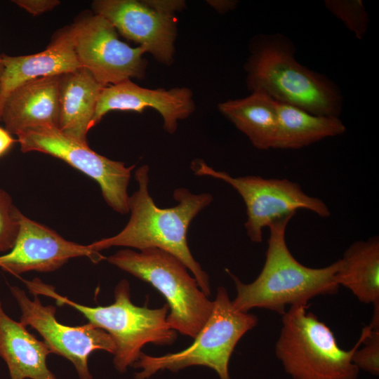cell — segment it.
I'll use <instances>...</instances> for the list:
<instances>
[{
	"label": "cell",
	"instance_id": "1",
	"mask_svg": "<svg viewBox=\"0 0 379 379\" xmlns=\"http://www.w3.org/2000/svg\"><path fill=\"white\" fill-rule=\"evenodd\" d=\"M149 168L142 165L135 173L138 190L128 199L130 218L124 229L114 236L88 245L100 252L113 246H126L139 251L157 248L179 259L194 275L200 289L208 297L209 278L194 260L188 247L187 230L192 220L213 201L210 193L194 194L187 188L173 192L175 206L161 208L151 197L148 185Z\"/></svg>",
	"mask_w": 379,
	"mask_h": 379
},
{
	"label": "cell",
	"instance_id": "2",
	"mask_svg": "<svg viewBox=\"0 0 379 379\" xmlns=\"http://www.w3.org/2000/svg\"><path fill=\"white\" fill-rule=\"evenodd\" d=\"M293 215L278 219L268 225L270 237L264 266L250 284L243 283L227 270L233 279L237 296L234 308L241 312L258 307L285 313L287 305H308L317 295H333L338 291L336 280L340 261L321 268H311L299 262L286 242V231Z\"/></svg>",
	"mask_w": 379,
	"mask_h": 379
},
{
	"label": "cell",
	"instance_id": "3",
	"mask_svg": "<svg viewBox=\"0 0 379 379\" xmlns=\"http://www.w3.org/2000/svg\"><path fill=\"white\" fill-rule=\"evenodd\" d=\"M252 48L246 65L251 91H262L277 102L314 114L339 116L343 96L338 87L299 63L289 39L279 33L262 35Z\"/></svg>",
	"mask_w": 379,
	"mask_h": 379
},
{
	"label": "cell",
	"instance_id": "4",
	"mask_svg": "<svg viewBox=\"0 0 379 379\" xmlns=\"http://www.w3.org/2000/svg\"><path fill=\"white\" fill-rule=\"evenodd\" d=\"M34 295H42L66 305L82 314L88 322L108 333L116 344L113 363L115 368L125 372L138 359L141 349L147 343L171 345L176 331L167 323L169 310L166 303L161 307L149 309L135 305L131 300L129 283L121 280L114 289V301L107 306L89 307L74 302L58 294L55 288L39 279H23Z\"/></svg>",
	"mask_w": 379,
	"mask_h": 379
},
{
	"label": "cell",
	"instance_id": "5",
	"mask_svg": "<svg viewBox=\"0 0 379 379\" xmlns=\"http://www.w3.org/2000/svg\"><path fill=\"white\" fill-rule=\"evenodd\" d=\"M308 305L291 306L282 314V326L275 354L293 379H357L359 370L352 361L359 340L349 350L341 349L333 331L311 312Z\"/></svg>",
	"mask_w": 379,
	"mask_h": 379
},
{
	"label": "cell",
	"instance_id": "6",
	"mask_svg": "<svg viewBox=\"0 0 379 379\" xmlns=\"http://www.w3.org/2000/svg\"><path fill=\"white\" fill-rule=\"evenodd\" d=\"M107 260L162 294L170 310L167 323L175 331L194 338L210 317L213 301L200 289L187 267L171 253L157 248L139 252L122 249Z\"/></svg>",
	"mask_w": 379,
	"mask_h": 379
},
{
	"label": "cell",
	"instance_id": "7",
	"mask_svg": "<svg viewBox=\"0 0 379 379\" xmlns=\"http://www.w3.org/2000/svg\"><path fill=\"white\" fill-rule=\"evenodd\" d=\"M258 322L256 316L237 310L225 288L220 286L211 314L194 343L180 352L160 357L142 352L132 366L142 369L135 378L147 379L159 370L178 371L198 365L213 369L220 379H230L228 366L231 355L239 340Z\"/></svg>",
	"mask_w": 379,
	"mask_h": 379
},
{
	"label": "cell",
	"instance_id": "8",
	"mask_svg": "<svg viewBox=\"0 0 379 379\" xmlns=\"http://www.w3.org/2000/svg\"><path fill=\"white\" fill-rule=\"evenodd\" d=\"M191 168L197 175L225 181L239 194L246 208V234L255 243L262 241L264 227L278 219L294 215L298 209L310 211L321 218L331 215L321 199L307 194L298 183L288 179L232 177L225 171L215 170L201 159L194 160Z\"/></svg>",
	"mask_w": 379,
	"mask_h": 379
},
{
	"label": "cell",
	"instance_id": "9",
	"mask_svg": "<svg viewBox=\"0 0 379 379\" xmlns=\"http://www.w3.org/2000/svg\"><path fill=\"white\" fill-rule=\"evenodd\" d=\"M16 136L22 152H39L64 161L95 180L104 200L114 211L129 213L128 186L134 165L126 166L122 161L100 155L57 128H29Z\"/></svg>",
	"mask_w": 379,
	"mask_h": 379
},
{
	"label": "cell",
	"instance_id": "10",
	"mask_svg": "<svg viewBox=\"0 0 379 379\" xmlns=\"http://www.w3.org/2000/svg\"><path fill=\"white\" fill-rule=\"evenodd\" d=\"M72 25L74 50L80 66L88 69L102 86L114 85L145 75L147 53L119 39L117 32L105 18L83 14Z\"/></svg>",
	"mask_w": 379,
	"mask_h": 379
},
{
	"label": "cell",
	"instance_id": "11",
	"mask_svg": "<svg viewBox=\"0 0 379 379\" xmlns=\"http://www.w3.org/2000/svg\"><path fill=\"white\" fill-rule=\"evenodd\" d=\"M9 288L21 311L20 322L35 329L51 353L71 361L79 379H93L88 357L93 351L102 350L114 354L115 342L103 329L89 322L78 326L62 324L55 318L54 306L44 305L38 295H34L31 300L18 286Z\"/></svg>",
	"mask_w": 379,
	"mask_h": 379
},
{
	"label": "cell",
	"instance_id": "12",
	"mask_svg": "<svg viewBox=\"0 0 379 379\" xmlns=\"http://www.w3.org/2000/svg\"><path fill=\"white\" fill-rule=\"evenodd\" d=\"M77 257H87L95 263L105 259L88 245L68 241L20 212L15 242L9 251L0 255V268L16 276L29 271L50 272Z\"/></svg>",
	"mask_w": 379,
	"mask_h": 379
},
{
	"label": "cell",
	"instance_id": "13",
	"mask_svg": "<svg viewBox=\"0 0 379 379\" xmlns=\"http://www.w3.org/2000/svg\"><path fill=\"white\" fill-rule=\"evenodd\" d=\"M93 13L109 21L122 36L139 44L157 60L172 62L176 27L173 15L149 6L145 1L96 0Z\"/></svg>",
	"mask_w": 379,
	"mask_h": 379
},
{
	"label": "cell",
	"instance_id": "14",
	"mask_svg": "<svg viewBox=\"0 0 379 379\" xmlns=\"http://www.w3.org/2000/svg\"><path fill=\"white\" fill-rule=\"evenodd\" d=\"M147 107L157 110L163 118L166 131L173 133L178 121L189 117L194 109V104L192 93L187 88L152 90L140 87L129 79L102 88L91 128L110 111L142 112Z\"/></svg>",
	"mask_w": 379,
	"mask_h": 379
},
{
	"label": "cell",
	"instance_id": "15",
	"mask_svg": "<svg viewBox=\"0 0 379 379\" xmlns=\"http://www.w3.org/2000/svg\"><path fill=\"white\" fill-rule=\"evenodd\" d=\"M1 55L4 71L0 79V121L4 103L15 88L33 79L65 74L81 67L74 50L72 25L57 31L46 48L40 53Z\"/></svg>",
	"mask_w": 379,
	"mask_h": 379
},
{
	"label": "cell",
	"instance_id": "16",
	"mask_svg": "<svg viewBox=\"0 0 379 379\" xmlns=\"http://www.w3.org/2000/svg\"><path fill=\"white\" fill-rule=\"evenodd\" d=\"M60 74L33 79L15 88L5 100L1 121L10 133L34 128H58Z\"/></svg>",
	"mask_w": 379,
	"mask_h": 379
},
{
	"label": "cell",
	"instance_id": "17",
	"mask_svg": "<svg viewBox=\"0 0 379 379\" xmlns=\"http://www.w3.org/2000/svg\"><path fill=\"white\" fill-rule=\"evenodd\" d=\"M50 354L44 341L5 312L0 300V357L7 365L11 379H58L46 364Z\"/></svg>",
	"mask_w": 379,
	"mask_h": 379
},
{
	"label": "cell",
	"instance_id": "18",
	"mask_svg": "<svg viewBox=\"0 0 379 379\" xmlns=\"http://www.w3.org/2000/svg\"><path fill=\"white\" fill-rule=\"evenodd\" d=\"M104 87L82 67L60 74L58 130L88 144L87 134Z\"/></svg>",
	"mask_w": 379,
	"mask_h": 379
},
{
	"label": "cell",
	"instance_id": "19",
	"mask_svg": "<svg viewBox=\"0 0 379 379\" xmlns=\"http://www.w3.org/2000/svg\"><path fill=\"white\" fill-rule=\"evenodd\" d=\"M218 108L255 148L274 149L278 128L277 101L267 94L255 90L246 98L222 102Z\"/></svg>",
	"mask_w": 379,
	"mask_h": 379
},
{
	"label": "cell",
	"instance_id": "20",
	"mask_svg": "<svg viewBox=\"0 0 379 379\" xmlns=\"http://www.w3.org/2000/svg\"><path fill=\"white\" fill-rule=\"evenodd\" d=\"M339 286L349 289L362 303L379 302V239L373 237L351 244L339 259Z\"/></svg>",
	"mask_w": 379,
	"mask_h": 379
},
{
	"label": "cell",
	"instance_id": "21",
	"mask_svg": "<svg viewBox=\"0 0 379 379\" xmlns=\"http://www.w3.org/2000/svg\"><path fill=\"white\" fill-rule=\"evenodd\" d=\"M278 128L274 149H297L328 137L343 134L338 117L317 115L277 102Z\"/></svg>",
	"mask_w": 379,
	"mask_h": 379
},
{
	"label": "cell",
	"instance_id": "22",
	"mask_svg": "<svg viewBox=\"0 0 379 379\" xmlns=\"http://www.w3.org/2000/svg\"><path fill=\"white\" fill-rule=\"evenodd\" d=\"M325 6L358 39H363L368 18L361 0H326Z\"/></svg>",
	"mask_w": 379,
	"mask_h": 379
},
{
	"label": "cell",
	"instance_id": "23",
	"mask_svg": "<svg viewBox=\"0 0 379 379\" xmlns=\"http://www.w3.org/2000/svg\"><path fill=\"white\" fill-rule=\"evenodd\" d=\"M20 213L10 194L0 188V252L7 253L13 248L19 231Z\"/></svg>",
	"mask_w": 379,
	"mask_h": 379
},
{
	"label": "cell",
	"instance_id": "24",
	"mask_svg": "<svg viewBox=\"0 0 379 379\" xmlns=\"http://www.w3.org/2000/svg\"><path fill=\"white\" fill-rule=\"evenodd\" d=\"M365 329L362 344L354 351L352 361L359 370L378 376L379 328H373L368 325Z\"/></svg>",
	"mask_w": 379,
	"mask_h": 379
},
{
	"label": "cell",
	"instance_id": "25",
	"mask_svg": "<svg viewBox=\"0 0 379 379\" xmlns=\"http://www.w3.org/2000/svg\"><path fill=\"white\" fill-rule=\"evenodd\" d=\"M12 2L32 15H39L51 11L60 4L58 0H14Z\"/></svg>",
	"mask_w": 379,
	"mask_h": 379
},
{
	"label": "cell",
	"instance_id": "26",
	"mask_svg": "<svg viewBox=\"0 0 379 379\" xmlns=\"http://www.w3.org/2000/svg\"><path fill=\"white\" fill-rule=\"evenodd\" d=\"M152 8L158 11L173 15L174 12L182 9L185 2L182 1H145Z\"/></svg>",
	"mask_w": 379,
	"mask_h": 379
},
{
	"label": "cell",
	"instance_id": "27",
	"mask_svg": "<svg viewBox=\"0 0 379 379\" xmlns=\"http://www.w3.org/2000/svg\"><path fill=\"white\" fill-rule=\"evenodd\" d=\"M18 140L14 139L5 128L0 127V157L10 150Z\"/></svg>",
	"mask_w": 379,
	"mask_h": 379
},
{
	"label": "cell",
	"instance_id": "28",
	"mask_svg": "<svg viewBox=\"0 0 379 379\" xmlns=\"http://www.w3.org/2000/svg\"><path fill=\"white\" fill-rule=\"evenodd\" d=\"M218 3L213 2V5L218 9V11L226 12L229 10L234 8L236 6L235 1H217Z\"/></svg>",
	"mask_w": 379,
	"mask_h": 379
},
{
	"label": "cell",
	"instance_id": "29",
	"mask_svg": "<svg viewBox=\"0 0 379 379\" xmlns=\"http://www.w3.org/2000/svg\"><path fill=\"white\" fill-rule=\"evenodd\" d=\"M4 71V63L1 55H0V79Z\"/></svg>",
	"mask_w": 379,
	"mask_h": 379
}]
</instances>
